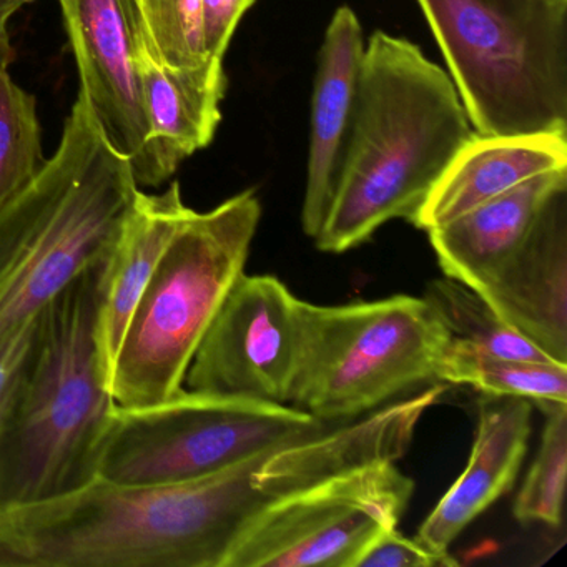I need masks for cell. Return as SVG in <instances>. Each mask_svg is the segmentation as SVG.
<instances>
[{
	"label": "cell",
	"mask_w": 567,
	"mask_h": 567,
	"mask_svg": "<svg viewBox=\"0 0 567 567\" xmlns=\"http://www.w3.org/2000/svg\"><path fill=\"white\" fill-rule=\"evenodd\" d=\"M274 451L194 483L97 476L62 496L0 509V567H224L244 530L300 491L290 473H258Z\"/></svg>",
	"instance_id": "1"
},
{
	"label": "cell",
	"mask_w": 567,
	"mask_h": 567,
	"mask_svg": "<svg viewBox=\"0 0 567 567\" xmlns=\"http://www.w3.org/2000/svg\"><path fill=\"white\" fill-rule=\"evenodd\" d=\"M473 134L450 74L413 42L374 32L318 250L343 254L394 218L411 221Z\"/></svg>",
	"instance_id": "2"
},
{
	"label": "cell",
	"mask_w": 567,
	"mask_h": 567,
	"mask_svg": "<svg viewBox=\"0 0 567 567\" xmlns=\"http://www.w3.org/2000/svg\"><path fill=\"white\" fill-rule=\"evenodd\" d=\"M109 258L35 318L21 393L0 433V509L62 496L97 477L117 406L99 330Z\"/></svg>",
	"instance_id": "3"
},
{
	"label": "cell",
	"mask_w": 567,
	"mask_h": 567,
	"mask_svg": "<svg viewBox=\"0 0 567 567\" xmlns=\"http://www.w3.org/2000/svg\"><path fill=\"white\" fill-rule=\"evenodd\" d=\"M138 192L79 92L58 152L0 207V343L114 251Z\"/></svg>",
	"instance_id": "4"
},
{
	"label": "cell",
	"mask_w": 567,
	"mask_h": 567,
	"mask_svg": "<svg viewBox=\"0 0 567 567\" xmlns=\"http://www.w3.org/2000/svg\"><path fill=\"white\" fill-rule=\"evenodd\" d=\"M477 135L567 132V0H417Z\"/></svg>",
	"instance_id": "5"
},
{
	"label": "cell",
	"mask_w": 567,
	"mask_h": 567,
	"mask_svg": "<svg viewBox=\"0 0 567 567\" xmlns=\"http://www.w3.org/2000/svg\"><path fill=\"white\" fill-rule=\"evenodd\" d=\"M261 207L245 190L188 212L145 287L111 374L115 404L142 408L184 390L192 358L235 281L245 274Z\"/></svg>",
	"instance_id": "6"
},
{
	"label": "cell",
	"mask_w": 567,
	"mask_h": 567,
	"mask_svg": "<svg viewBox=\"0 0 567 567\" xmlns=\"http://www.w3.org/2000/svg\"><path fill=\"white\" fill-rule=\"evenodd\" d=\"M298 363L288 406L324 423L371 413L426 381L450 334L424 298L320 307L298 301Z\"/></svg>",
	"instance_id": "7"
},
{
	"label": "cell",
	"mask_w": 567,
	"mask_h": 567,
	"mask_svg": "<svg viewBox=\"0 0 567 567\" xmlns=\"http://www.w3.org/2000/svg\"><path fill=\"white\" fill-rule=\"evenodd\" d=\"M331 426L288 404L184 388L151 406H115L97 476L137 486L194 483Z\"/></svg>",
	"instance_id": "8"
},
{
	"label": "cell",
	"mask_w": 567,
	"mask_h": 567,
	"mask_svg": "<svg viewBox=\"0 0 567 567\" xmlns=\"http://www.w3.org/2000/svg\"><path fill=\"white\" fill-rule=\"evenodd\" d=\"M413 489L388 461L328 477L265 509L224 567H357L368 546L398 526Z\"/></svg>",
	"instance_id": "9"
},
{
	"label": "cell",
	"mask_w": 567,
	"mask_h": 567,
	"mask_svg": "<svg viewBox=\"0 0 567 567\" xmlns=\"http://www.w3.org/2000/svg\"><path fill=\"white\" fill-rule=\"evenodd\" d=\"M298 298L270 275H240L185 374L187 390L290 403L298 363Z\"/></svg>",
	"instance_id": "10"
},
{
	"label": "cell",
	"mask_w": 567,
	"mask_h": 567,
	"mask_svg": "<svg viewBox=\"0 0 567 567\" xmlns=\"http://www.w3.org/2000/svg\"><path fill=\"white\" fill-rule=\"evenodd\" d=\"M81 94L109 144L148 187V124L138 74L141 21L134 0H59Z\"/></svg>",
	"instance_id": "11"
},
{
	"label": "cell",
	"mask_w": 567,
	"mask_h": 567,
	"mask_svg": "<svg viewBox=\"0 0 567 567\" xmlns=\"http://www.w3.org/2000/svg\"><path fill=\"white\" fill-rule=\"evenodd\" d=\"M557 195L529 237L476 288L514 331L567 364V208Z\"/></svg>",
	"instance_id": "12"
},
{
	"label": "cell",
	"mask_w": 567,
	"mask_h": 567,
	"mask_svg": "<svg viewBox=\"0 0 567 567\" xmlns=\"http://www.w3.org/2000/svg\"><path fill=\"white\" fill-rule=\"evenodd\" d=\"M364 54L363 29L353 9L334 11L318 52L311 95L310 151L301 227L317 238L333 202L353 124Z\"/></svg>",
	"instance_id": "13"
},
{
	"label": "cell",
	"mask_w": 567,
	"mask_h": 567,
	"mask_svg": "<svg viewBox=\"0 0 567 567\" xmlns=\"http://www.w3.org/2000/svg\"><path fill=\"white\" fill-rule=\"evenodd\" d=\"M530 414L533 403L524 398H480L466 470L421 524L417 543L447 553L454 539L513 487L529 443Z\"/></svg>",
	"instance_id": "14"
},
{
	"label": "cell",
	"mask_w": 567,
	"mask_h": 567,
	"mask_svg": "<svg viewBox=\"0 0 567 567\" xmlns=\"http://www.w3.org/2000/svg\"><path fill=\"white\" fill-rule=\"evenodd\" d=\"M137 64L148 124V187L155 188L182 162L212 144L221 122L228 79L224 59H210L194 69L161 64L142 25Z\"/></svg>",
	"instance_id": "15"
},
{
	"label": "cell",
	"mask_w": 567,
	"mask_h": 567,
	"mask_svg": "<svg viewBox=\"0 0 567 567\" xmlns=\"http://www.w3.org/2000/svg\"><path fill=\"white\" fill-rule=\"evenodd\" d=\"M557 171H567V132L473 134L410 224L420 230H431L530 178Z\"/></svg>",
	"instance_id": "16"
},
{
	"label": "cell",
	"mask_w": 567,
	"mask_h": 567,
	"mask_svg": "<svg viewBox=\"0 0 567 567\" xmlns=\"http://www.w3.org/2000/svg\"><path fill=\"white\" fill-rule=\"evenodd\" d=\"M567 190V171L549 172L427 230L446 277L476 290L526 241L550 202Z\"/></svg>",
	"instance_id": "17"
},
{
	"label": "cell",
	"mask_w": 567,
	"mask_h": 567,
	"mask_svg": "<svg viewBox=\"0 0 567 567\" xmlns=\"http://www.w3.org/2000/svg\"><path fill=\"white\" fill-rule=\"evenodd\" d=\"M190 210L184 204L178 182L157 195L141 190L132 205L117 245L109 258L99 320L102 350L111 374L132 313L168 244Z\"/></svg>",
	"instance_id": "18"
},
{
	"label": "cell",
	"mask_w": 567,
	"mask_h": 567,
	"mask_svg": "<svg viewBox=\"0 0 567 567\" xmlns=\"http://www.w3.org/2000/svg\"><path fill=\"white\" fill-rule=\"evenodd\" d=\"M437 381L467 384L489 396L524 398L544 414L567 406V364L509 360L450 341Z\"/></svg>",
	"instance_id": "19"
},
{
	"label": "cell",
	"mask_w": 567,
	"mask_h": 567,
	"mask_svg": "<svg viewBox=\"0 0 567 567\" xmlns=\"http://www.w3.org/2000/svg\"><path fill=\"white\" fill-rule=\"evenodd\" d=\"M423 298L454 343L509 360L554 361L503 321L486 298L456 278H436L427 284Z\"/></svg>",
	"instance_id": "20"
},
{
	"label": "cell",
	"mask_w": 567,
	"mask_h": 567,
	"mask_svg": "<svg viewBox=\"0 0 567 567\" xmlns=\"http://www.w3.org/2000/svg\"><path fill=\"white\" fill-rule=\"evenodd\" d=\"M34 95L0 68V207L21 194L44 167Z\"/></svg>",
	"instance_id": "21"
},
{
	"label": "cell",
	"mask_w": 567,
	"mask_h": 567,
	"mask_svg": "<svg viewBox=\"0 0 567 567\" xmlns=\"http://www.w3.org/2000/svg\"><path fill=\"white\" fill-rule=\"evenodd\" d=\"M539 451L517 493L513 514L519 523H563L567 476V406L546 414Z\"/></svg>",
	"instance_id": "22"
},
{
	"label": "cell",
	"mask_w": 567,
	"mask_h": 567,
	"mask_svg": "<svg viewBox=\"0 0 567 567\" xmlns=\"http://www.w3.org/2000/svg\"><path fill=\"white\" fill-rule=\"evenodd\" d=\"M134 6L161 64L194 69L210 61L205 49L202 0H134Z\"/></svg>",
	"instance_id": "23"
},
{
	"label": "cell",
	"mask_w": 567,
	"mask_h": 567,
	"mask_svg": "<svg viewBox=\"0 0 567 567\" xmlns=\"http://www.w3.org/2000/svg\"><path fill=\"white\" fill-rule=\"evenodd\" d=\"M457 560L450 553H434L416 539H408L396 527L381 534L361 554L357 567H450Z\"/></svg>",
	"instance_id": "24"
},
{
	"label": "cell",
	"mask_w": 567,
	"mask_h": 567,
	"mask_svg": "<svg viewBox=\"0 0 567 567\" xmlns=\"http://www.w3.org/2000/svg\"><path fill=\"white\" fill-rule=\"evenodd\" d=\"M35 320L0 343V433L4 431L21 393L34 340Z\"/></svg>",
	"instance_id": "25"
},
{
	"label": "cell",
	"mask_w": 567,
	"mask_h": 567,
	"mask_svg": "<svg viewBox=\"0 0 567 567\" xmlns=\"http://www.w3.org/2000/svg\"><path fill=\"white\" fill-rule=\"evenodd\" d=\"M257 0H202L204 41L208 58L224 59L241 18Z\"/></svg>",
	"instance_id": "26"
},
{
	"label": "cell",
	"mask_w": 567,
	"mask_h": 567,
	"mask_svg": "<svg viewBox=\"0 0 567 567\" xmlns=\"http://www.w3.org/2000/svg\"><path fill=\"white\" fill-rule=\"evenodd\" d=\"M22 4L0 2V68H9L16 59L11 42V22Z\"/></svg>",
	"instance_id": "27"
},
{
	"label": "cell",
	"mask_w": 567,
	"mask_h": 567,
	"mask_svg": "<svg viewBox=\"0 0 567 567\" xmlns=\"http://www.w3.org/2000/svg\"><path fill=\"white\" fill-rule=\"evenodd\" d=\"M0 2H18V4H31L34 0H0Z\"/></svg>",
	"instance_id": "28"
}]
</instances>
